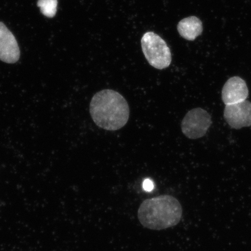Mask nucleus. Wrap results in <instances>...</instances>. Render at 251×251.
<instances>
[{
	"label": "nucleus",
	"mask_w": 251,
	"mask_h": 251,
	"mask_svg": "<svg viewBox=\"0 0 251 251\" xmlns=\"http://www.w3.org/2000/svg\"><path fill=\"white\" fill-rule=\"evenodd\" d=\"M90 114L99 127L116 131L127 124L130 108L122 94L115 90L104 89L94 94L90 103Z\"/></svg>",
	"instance_id": "1"
},
{
	"label": "nucleus",
	"mask_w": 251,
	"mask_h": 251,
	"mask_svg": "<svg viewBox=\"0 0 251 251\" xmlns=\"http://www.w3.org/2000/svg\"><path fill=\"white\" fill-rule=\"evenodd\" d=\"M182 213L181 204L175 197L164 195L144 201L138 210V218L144 227L161 230L177 225Z\"/></svg>",
	"instance_id": "2"
},
{
	"label": "nucleus",
	"mask_w": 251,
	"mask_h": 251,
	"mask_svg": "<svg viewBox=\"0 0 251 251\" xmlns=\"http://www.w3.org/2000/svg\"><path fill=\"white\" fill-rule=\"evenodd\" d=\"M141 46L147 60L153 68L161 70L171 65V50L165 41L156 34L152 31L144 34Z\"/></svg>",
	"instance_id": "3"
},
{
	"label": "nucleus",
	"mask_w": 251,
	"mask_h": 251,
	"mask_svg": "<svg viewBox=\"0 0 251 251\" xmlns=\"http://www.w3.org/2000/svg\"><path fill=\"white\" fill-rule=\"evenodd\" d=\"M212 124L211 115L201 108L191 110L181 122L182 132L188 139L195 140L205 136Z\"/></svg>",
	"instance_id": "4"
},
{
	"label": "nucleus",
	"mask_w": 251,
	"mask_h": 251,
	"mask_svg": "<svg viewBox=\"0 0 251 251\" xmlns=\"http://www.w3.org/2000/svg\"><path fill=\"white\" fill-rule=\"evenodd\" d=\"M224 118L229 126L235 129L251 126V102L245 100L226 105Z\"/></svg>",
	"instance_id": "5"
},
{
	"label": "nucleus",
	"mask_w": 251,
	"mask_h": 251,
	"mask_svg": "<svg viewBox=\"0 0 251 251\" xmlns=\"http://www.w3.org/2000/svg\"><path fill=\"white\" fill-rule=\"evenodd\" d=\"M20 50L13 34L0 22V60L7 64H15L20 59Z\"/></svg>",
	"instance_id": "6"
},
{
	"label": "nucleus",
	"mask_w": 251,
	"mask_h": 251,
	"mask_svg": "<svg viewBox=\"0 0 251 251\" xmlns=\"http://www.w3.org/2000/svg\"><path fill=\"white\" fill-rule=\"evenodd\" d=\"M249 90L247 83L238 76L232 77L226 82L222 92V101L226 105L247 100Z\"/></svg>",
	"instance_id": "7"
},
{
	"label": "nucleus",
	"mask_w": 251,
	"mask_h": 251,
	"mask_svg": "<svg viewBox=\"0 0 251 251\" xmlns=\"http://www.w3.org/2000/svg\"><path fill=\"white\" fill-rule=\"evenodd\" d=\"M177 30L184 39L193 41L202 34V23L199 18L193 16L180 21L177 25Z\"/></svg>",
	"instance_id": "8"
},
{
	"label": "nucleus",
	"mask_w": 251,
	"mask_h": 251,
	"mask_svg": "<svg viewBox=\"0 0 251 251\" xmlns=\"http://www.w3.org/2000/svg\"><path fill=\"white\" fill-rule=\"evenodd\" d=\"M58 0H38L37 6L40 11L46 17L52 18L57 11Z\"/></svg>",
	"instance_id": "9"
},
{
	"label": "nucleus",
	"mask_w": 251,
	"mask_h": 251,
	"mask_svg": "<svg viewBox=\"0 0 251 251\" xmlns=\"http://www.w3.org/2000/svg\"><path fill=\"white\" fill-rule=\"evenodd\" d=\"M143 188L146 191H151L154 188V184L151 180L147 178L143 181Z\"/></svg>",
	"instance_id": "10"
}]
</instances>
